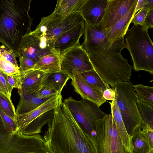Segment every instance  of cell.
Here are the masks:
<instances>
[{
    "mask_svg": "<svg viewBox=\"0 0 153 153\" xmlns=\"http://www.w3.org/2000/svg\"><path fill=\"white\" fill-rule=\"evenodd\" d=\"M47 124L42 137L47 153H100L96 137L82 129L63 102Z\"/></svg>",
    "mask_w": 153,
    "mask_h": 153,
    "instance_id": "6da1fadb",
    "label": "cell"
},
{
    "mask_svg": "<svg viewBox=\"0 0 153 153\" xmlns=\"http://www.w3.org/2000/svg\"><path fill=\"white\" fill-rule=\"evenodd\" d=\"M32 0H0V42L17 57L23 37L32 31L29 11Z\"/></svg>",
    "mask_w": 153,
    "mask_h": 153,
    "instance_id": "7a4b0ae2",
    "label": "cell"
},
{
    "mask_svg": "<svg viewBox=\"0 0 153 153\" xmlns=\"http://www.w3.org/2000/svg\"><path fill=\"white\" fill-rule=\"evenodd\" d=\"M125 36L98 51L87 53L94 69L112 87L119 82L129 81L131 76L132 66L122 54L126 48Z\"/></svg>",
    "mask_w": 153,
    "mask_h": 153,
    "instance_id": "3957f363",
    "label": "cell"
},
{
    "mask_svg": "<svg viewBox=\"0 0 153 153\" xmlns=\"http://www.w3.org/2000/svg\"><path fill=\"white\" fill-rule=\"evenodd\" d=\"M148 29L134 25L125 35V47L129 51L135 71H146L153 74V44Z\"/></svg>",
    "mask_w": 153,
    "mask_h": 153,
    "instance_id": "277c9868",
    "label": "cell"
},
{
    "mask_svg": "<svg viewBox=\"0 0 153 153\" xmlns=\"http://www.w3.org/2000/svg\"><path fill=\"white\" fill-rule=\"evenodd\" d=\"M130 81L117 83L114 86L117 104L121 113L127 132L130 139L139 128L145 125L138 111V99Z\"/></svg>",
    "mask_w": 153,
    "mask_h": 153,
    "instance_id": "5b68a950",
    "label": "cell"
},
{
    "mask_svg": "<svg viewBox=\"0 0 153 153\" xmlns=\"http://www.w3.org/2000/svg\"><path fill=\"white\" fill-rule=\"evenodd\" d=\"M62 102L61 94H57L36 108L23 114H16V133L27 135L41 133L42 128L47 124L53 110Z\"/></svg>",
    "mask_w": 153,
    "mask_h": 153,
    "instance_id": "8992f818",
    "label": "cell"
},
{
    "mask_svg": "<svg viewBox=\"0 0 153 153\" xmlns=\"http://www.w3.org/2000/svg\"><path fill=\"white\" fill-rule=\"evenodd\" d=\"M63 102L82 129L95 137V121L106 115L100 109V106L88 100L82 99L77 100L71 96L64 100Z\"/></svg>",
    "mask_w": 153,
    "mask_h": 153,
    "instance_id": "52a82bcc",
    "label": "cell"
},
{
    "mask_svg": "<svg viewBox=\"0 0 153 153\" xmlns=\"http://www.w3.org/2000/svg\"><path fill=\"white\" fill-rule=\"evenodd\" d=\"M94 131L100 153H126L111 114L95 120Z\"/></svg>",
    "mask_w": 153,
    "mask_h": 153,
    "instance_id": "ba28073f",
    "label": "cell"
},
{
    "mask_svg": "<svg viewBox=\"0 0 153 153\" xmlns=\"http://www.w3.org/2000/svg\"><path fill=\"white\" fill-rule=\"evenodd\" d=\"M84 22L80 12L73 13L64 18L51 14L41 18L35 30L31 33L37 36L55 39L62 33Z\"/></svg>",
    "mask_w": 153,
    "mask_h": 153,
    "instance_id": "9c48e42d",
    "label": "cell"
},
{
    "mask_svg": "<svg viewBox=\"0 0 153 153\" xmlns=\"http://www.w3.org/2000/svg\"><path fill=\"white\" fill-rule=\"evenodd\" d=\"M0 153H47L39 134H12L0 147Z\"/></svg>",
    "mask_w": 153,
    "mask_h": 153,
    "instance_id": "30bf717a",
    "label": "cell"
},
{
    "mask_svg": "<svg viewBox=\"0 0 153 153\" xmlns=\"http://www.w3.org/2000/svg\"><path fill=\"white\" fill-rule=\"evenodd\" d=\"M60 69L71 79L76 74L94 70L88 53L80 45L61 54Z\"/></svg>",
    "mask_w": 153,
    "mask_h": 153,
    "instance_id": "8fae6325",
    "label": "cell"
},
{
    "mask_svg": "<svg viewBox=\"0 0 153 153\" xmlns=\"http://www.w3.org/2000/svg\"><path fill=\"white\" fill-rule=\"evenodd\" d=\"M53 41V39L38 36L30 32L22 38L20 47V55L30 59L36 63L43 56L59 53L54 48Z\"/></svg>",
    "mask_w": 153,
    "mask_h": 153,
    "instance_id": "7c38bea8",
    "label": "cell"
},
{
    "mask_svg": "<svg viewBox=\"0 0 153 153\" xmlns=\"http://www.w3.org/2000/svg\"><path fill=\"white\" fill-rule=\"evenodd\" d=\"M137 0H107L101 21L95 25L103 30L113 27L125 16Z\"/></svg>",
    "mask_w": 153,
    "mask_h": 153,
    "instance_id": "4fadbf2b",
    "label": "cell"
},
{
    "mask_svg": "<svg viewBox=\"0 0 153 153\" xmlns=\"http://www.w3.org/2000/svg\"><path fill=\"white\" fill-rule=\"evenodd\" d=\"M83 34L82 46L87 53L98 51L109 44L104 31L95 25L85 22Z\"/></svg>",
    "mask_w": 153,
    "mask_h": 153,
    "instance_id": "5bb4252c",
    "label": "cell"
},
{
    "mask_svg": "<svg viewBox=\"0 0 153 153\" xmlns=\"http://www.w3.org/2000/svg\"><path fill=\"white\" fill-rule=\"evenodd\" d=\"M45 73L35 70L20 72L18 88L19 95L36 93L42 86V80Z\"/></svg>",
    "mask_w": 153,
    "mask_h": 153,
    "instance_id": "9a60e30c",
    "label": "cell"
},
{
    "mask_svg": "<svg viewBox=\"0 0 153 153\" xmlns=\"http://www.w3.org/2000/svg\"><path fill=\"white\" fill-rule=\"evenodd\" d=\"M84 22L68 30L53 39L54 48L60 54L67 50L80 45L79 41L83 34Z\"/></svg>",
    "mask_w": 153,
    "mask_h": 153,
    "instance_id": "2e32d148",
    "label": "cell"
},
{
    "mask_svg": "<svg viewBox=\"0 0 153 153\" xmlns=\"http://www.w3.org/2000/svg\"><path fill=\"white\" fill-rule=\"evenodd\" d=\"M71 83L74 90L83 99L96 103L99 106L106 101L102 94L85 81L79 74L71 79Z\"/></svg>",
    "mask_w": 153,
    "mask_h": 153,
    "instance_id": "e0dca14e",
    "label": "cell"
},
{
    "mask_svg": "<svg viewBox=\"0 0 153 153\" xmlns=\"http://www.w3.org/2000/svg\"><path fill=\"white\" fill-rule=\"evenodd\" d=\"M107 0H86L80 12L85 22L95 25L101 20Z\"/></svg>",
    "mask_w": 153,
    "mask_h": 153,
    "instance_id": "ac0fdd59",
    "label": "cell"
},
{
    "mask_svg": "<svg viewBox=\"0 0 153 153\" xmlns=\"http://www.w3.org/2000/svg\"><path fill=\"white\" fill-rule=\"evenodd\" d=\"M138 0L128 13L114 25L103 30L110 44L111 45L116 40L125 36L132 19L135 14V11Z\"/></svg>",
    "mask_w": 153,
    "mask_h": 153,
    "instance_id": "d6986e66",
    "label": "cell"
},
{
    "mask_svg": "<svg viewBox=\"0 0 153 153\" xmlns=\"http://www.w3.org/2000/svg\"><path fill=\"white\" fill-rule=\"evenodd\" d=\"M109 102L111 106V114L114 118L117 130L126 152L131 153L132 147L131 144V139L127 132L121 112L117 104L115 94L111 102Z\"/></svg>",
    "mask_w": 153,
    "mask_h": 153,
    "instance_id": "ffe728a7",
    "label": "cell"
},
{
    "mask_svg": "<svg viewBox=\"0 0 153 153\" xmlns=\"http://www.w3.org/2000/svg\"><path fill=\"white\" fill-rule=\"evenodd\" d=\"M70 77L64 72L60 71L56 72L45 73L42 82V85L51 88L61 94L64 86Z\"/></svg>",
    "mask_w": 153,
    "mask_h": 153,
    "instance_id": "44dd1931",
    "label": "cell"
},
{
    "mask_svg": "<svg viewBox=\"0 0 153 153\" xmlns=\"http://www.w3.org/2000/svg\"><path fill=\"white\" fill-rule=\"evenodd\" d=\"M61 54L59 53L48 54L40 58L35 63L33 70L45 73L61 71Z\"/></svg>",
    "mask_w": 153,
    "mask_h": 153,
    "instance_id": "7402d4cb",
    "label": "cell"
},
{
    "mask_svg": "<svg viewBox=\"0 0 153 153\" xmlns=\"http://www.w3.org/2000/svg\"><path fill=\"white\" fill-rule=\"evenodd\" d=\"M86 0H57L53 14L59 15L64 18L74 13L80 12Z\"/></svg>",
    "mask_w": 153,
    "mask_h": 153,
    "instance_id": "603a6c76",
    "label": "cell"
},
{
    "mask_svg": "<svg viewBox=\"0 0 153 153\" xmlns=\"http://www.w3.org/2000/svg\"><path fill=\"white\" fill-rule=\"evenodd\" d=\"M19 96L20 100L15 111L16 114H22L31 111L48 99L39 98L35 94Z\"/></svg>",
    "mask_w": 153,
    "mask_h": 153,
    "instance_id": "cb8c5ba5",
    "label": "cell"
},
{
    "mask_svg": "<svg viewBox=\"0 0 153 153\" xmlns=\"http://www.w3.org/2000/svg\"><path fill=\"white\" fill-rule=\"evenodd\" d=\"M132 147L131 153H153L144 131L141 128L138 130L131 138Z\"/></svg>",
    "mask_w": 153,
    "mask_h": 153,
    "instance_id": "d4e9b609",
    "label": "cell"
},
{
    "mask_svg": "<svg viewBox=\"0 0 153 153\" xmlns=\"http://www.w3.org/2000/svg\"><path fill=\"white\" fill-rule=\"evenodd\" d=\"M88 83L93 87L102 94L105 90L110 88L99 76L94 70L79 74Z\"/></svg>",
    "mask_w": 153,
    "mask_h": 153,
    "instance_id": "484cf974",
    "label": "cell"
},
{
    "mask_svg": "<svg viewBox=\"0 0 153 153\" xmlns=\"http://www.w3.org/2000/svg\"><path fill=\"white\" fill-rule=\"evenodd\" d=\"M136 104L139 114L145 125L153 129V106L137 99Z\"/></svg>",
    "mask_w": 153,
    "mask_h": 153,
    "instance_id": "4316f807",
    "label": "cell"
},
{
    "mask_svg": "<svg viewBox=\"0 0 153 153\" xmlns=\"http://www.w3.org/2000/svg\"><path fill=\"white\" fill-rule=\"evenodd\" d=\"M138 99L143 102L153 106V87L142 84L134 85Z\"/></svg>",
    "mask_w": 153,
    "mask_h": 153,
    "instance_id": "83f0119b",
    "label": "cell"
},
{
    "mask_svg": "<svg viewBox=\"0 0 153 153\" xmlns=\"http://www.w3.org/2000/svg\"><path fill=\"white\" fill-rule=\"evenodd\" d=\"M0 107L7 114L15 120L16 114L11 99L0 92Z\"/></svg>",
    "mask_w": 153,
    "mask_h": 153,
    "instance_id": "f1b7e54d",
    "label": "cell"
},
{
    "mask_svg": "<svg viewBox=\"0 0 153 153\" xmlns=\"http://www.w3.org/2000/svg\"><path fill=\"white\" fill-rule=\"evenodd\" d=\"M0 116L6 132L11 134L16 133L17 126L16 121L4 112L0 107Z\"/></svg>",
    "mask_w": 153,
    "mask_h": 153,
    "instance_id": "f546056e",
    "label": "cell"
},
{
    "mask_svg": "<svg viewBox=\"0 0 153 153\" xmlns=\"http://www.w3.org/2000/svg\"><path fill=\"white\" fill-rule=\"evenodd\" d=\"M0 70L7 75L19 74L20 73L19 67L7 61L1 54Z\"/></svg>",
    "mask_w": 153,
    "mask_h": 153,
    "instance_id": "4dcf8cb0",
    "label": "cell"
},
{
    "mask_svg": "<svg viewBox=\"0 0 153 153\" xmlns=\"http://www.w3.org/2000/svg\"><path fill=\"white\" fill-rule=\"evenodd\" d=\"M7 76L0 70V92L11 99L13 88L8 83Z\"/></svg>",
    "mask_w": 153,
    "mask_h": 153,
    "instance_id": "1f68e13d",
    "label": "cell"
},
{
    "mask_svg": "<svg viewBox=\"0 0 153 153\" xmlns=\"http://www.w3.org/2000/svg\"><path fill=\"white\" fill-rule=\"evenodd\" d=\"M0 54L7 61L16 67H19L16 59L17 56L12 50L3 45H0Z\"/></svg>",
    "mask_w": 153,
    "mask_h": 153,
    "instance_id": "d6a6232c",
    "label": "cell"
},
{
    "mask_svg": "<svg viewBox=\"0 0 153 153\" xmlns=\"http://www.w3.org/2000/svg\"><path fill=\"white\" fill-rule=\"evenodd\" d=\"M20 72H25L33 70L35 62L30 59L23 56L19 57Z\"/></svg>",
    "mask_w": 153,
    "mask_h": 153,
    "instance_id": "836d02e7",
    "label": "cell"
},
{
    "mask_svg": "<svg viewBox=\"0 0 153 153\" xmlns=\"http://www.w3.org/2000/svg\"><path fill=\"white\" fill-rule=\"evenodd\" d=\"M35 94L37 97L41 99H48L58 94L54 90L42 85Z\"/></svg>",
    "mask_w": 153,
    "mask_h": 153,
    "instance_id": "e575fe53",
    "label": "cell"
},
{
    "mask_svg": "<svg viewBox=\"0 0 153 153\" xmlns=\"http://www.w3.org/2000/svg\"><path fill=\"white\" fill-rule=\"evenodd\" d=\"M148 11L147 9L144 8L140 9L134 15L131 23H133L134 25H142Z\"/></svg>",
    "mask_w": 153,
    "mask_h": 153,
    "instance_id": "d590c367",
    "label": "cell"
},
{
    "mask_svg": "<svg viewBox=\"0 0 153 153\" xmlns=\"http://www.w3.org/2000/svg\"><path fill=\"white\" fill-rule=\"evenodd\" d=\"M12 134H9L6 132L0 116V147L7 140Z\"/></svg>",
    "mask_w": 153,
    "mask_h": 153,
    "instance_id": "8d00e7d4",
    "label": "cell"
},
{
    "mask_svg": "<svg viewBox=\"0 0 153 153\" xmlns=\"http://www.w3.org/2000/svg\"><path fill=\"white\" fill-rule=\"evenodd\" d=\"M148 29L153 28V10L149 11L142 25Z\"/></svg>",
    "mask_w": 153,
    "mask_h": 153,
    "instance_id": "74e56055",
    "label": "cell"
},
{
    "mask_svg": "<svg viewBox=\"0 0 153 153\" xmlns=\"http://www.w3.org/2000/svg\"><path fill=\"white\" fill-rule=\"evenodd\" d=\"M9 84L13 88H18L19 79V74L7 75Z\"/></svg>",
    "mask_w": 153,
    "mask_h": 153,
    "instance_id": "f35d334b",
    "label": "cell"
},
{
    "mask_svg": "<svg viewBox=\"0 0 153 153\" xmlns=\"http://www.w3.org/2000/svg\"><path fill=\"white\" fill-rule=\"evenodd\" d=\"M142 130L145 133L150 147L153 149V129L148 128Z\"/></svg>",
    "mask_w": 153,
    "mask_h": 153,
    "instance_id": "ab89813d",
    "label": "cell"
},
{
    "mask_svg": "<svg viewBox=\"0 0 153 153\" xmlns=\"http://www.w3.org/2000/svg\"><path fill=\"white\" fill-rule=\"evenodd\" d=\"M115 94V89L110 88L104 91L103 93L102 96L105 100H112Z\"/></svg>",
    "mask_w": 153,
    "mask_h": 153,
    "instance_id": "60d3db41",
    "label": "cell"
},
{
    "mask_svg": "<svg viewBox=\"0 0 153 153\" xmlns=\"http://www.w3.org/2000/svg\"><path fill=\"white\" fill-rule=\"evenodd\" d=\"M146 0H138L135 11L136 13L138 11L144 8Z\"/></svg>",
    "mask_w": 153,
    "mask_h": 153,
    "instance_id": "b9f144b4",
    "label": "cell"
},
{
    "mask_svg": "<svg viewBox=\"0 0 153 153\" xmlns=\"http://www.w3.org/2000/svg\"><path fill=\"white\" fill-rule=\"evenodd\" d=\"M144 8L148 11L153 10V0H146Z\"/></svg>",
    "mask_w": 153,
    "mask_h": 153,
    "instance_id": "7bdbcfd3",
    "label": "cell"
}]
</instances>
